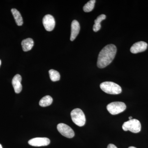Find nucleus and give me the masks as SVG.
Wrapping results in <instances>:
<instances>
[{
  "label": "nucleus",
  "mask_w": 148,
  "mask_h": 148,
  "mask_svg": "<svg viewBox=\"0 0 148 148\" xmlns=\"http://www.w3.org/2000/svg\"><path fill=\"white\" fill-rule=\"evenodd\" d=\"M21 77L19 74L15 75L12 80V84L14 91L16 93H19L21 92L22 89L21 84Z\"/></svg>",
  "instance_id": "obj_10"
},
{
  "label": "nucleus",
  "mask_w": 148,
  "mask_h": 148,
  "mask_svg": "<svg viewBox=\"0 0 148 148\" xmlns=\"http://www.w3.org/2000/svg\"><path fill=\"white\" fill-rule=\"evenodd\" d=\"M132 116H130L129 117V120H131L132 119Z\"/></svg>",
  "instance_id": "obj_20"
},
{
  "label": "nucleus",
  "mask_w": 148,
  "mask_h": 148,
  "mask_svg": "<svg viewBox=\"0 0 148 148\" xmlns=\"http://www.w3.org/2000/svg\"><path fill=\"white\" fill-rule=\"evenodd\" d=\"M126 106L124 103L121 102H114L109 104L107 106L108 111L112 115L121 113L125 110Z\"/></svg>",
  "instance_id": "obj_5"
},
{
  "label": "nucleus",
  "mask_w": 148,
  "mask_h": 148,
  "mask_svg": "<svg viewBox=\"0 0 148 148\" xmlns=\"http://www.w3.org/2000/svg\"><path fill=\"white\" fill-rule=\"evenodd\" d=\"M80 25L78 21L74 20L72 21L71 24V40L73 41L76 38L79 33Z\"/></svg>",
  "instance_id": "obj_11"
},
{
  "label": "nucleus",
  "mask_w": 148,
  "mask_h": 148,
  "mask_svg": "<svg viewBox=\"0 0 148 148\" xmlns=\"http://www.w3.org/2000/svg\"><path fill=\"white\" fill-rule=\"evenodd\" d=\"M72 121L79 127H82L85 124L86 117L83 112L81 109H74L71 112Z\"/></svg>",
  "instance_id": "obj_3"
},
{
  "label": "nucleus",
  "mask_w": 148,
  "mask_h": 148,
  "mask_svg": "<svg viewBox=\"0 0 148 148\" xmlns=\"http://www.w3.org/2000/svg\"><path fill=\"white\" fill-rule=\"evenodd\" d=\"M50 79L53 82L59 81L60 79V75L59 73L55 70H50L49 71Z\"/></svg>",
  "instance_id": "obj_15"
},
{
  "label": "nucleus",
  "mask_w": 148,
  "mask_h": 148,
  "mask_svg": "<svg viewBox=\"0 0 148 148\" xmlns=\"http://www.w3.org/2000/svg\"><path fill=\"white\" fill-rule=\"evenodd\" d=\"M0 148H3L2 146L0 144Z\"/></svg>",
  "instance_id": "obj_22"
},
{
  "label": "nucleus",
  "mask_w": 148,
  "mask_h": 148,
  "mask_svg": "<svg viewBox=\"0 0 148 148\" xmlns=\"http://www.w3.org/2000/svg\"><path fill=\"white\" fill-rule=\"evenodd\" d=\"M96 1L95 0H91L88 2L84 5L83 10L85 12H90L94 8L95 4Z\"/></svg>",
  "instance_id": "obj_16"
},
{
  "label": "nucleus",
  "mask_w": 148,
  "mask_h": 148,
  "mask_svg": "<svg viewBox=\"0 0 148 148\" xmlns=\"http://www.w3.org/2000/svg\"><path fill=\"white\" fill-rule=\"evenodd\" d=\"M11 12L14 17L16 24L18 26H22L23 24V18L19 12L16 9L12 8L11 9Z\"/></svg>",
  "instance_id": "obj_13"
},
{
  "label": "nucleus",
  "mask_w": 148,
  "mask_h": 148,
  "mask_svg": "<svg viewBox=\"0 0 148 148\" xmlns=\"http://www.w3.org/2000/svg\"><path fill=\"white\" fill-rule=\"evenodd\" d=\"M124 131L129 130L133 133H137L140 132L141 129V125L140 121L136 119L129 120L125 122L122 125Z\"/></svg>",
  "instance_id": "obj_4"
},
{
  "label": "nucleus",
  "mask_w": 148,
  "mask_h": 148,
  "mask_svg": "<svg viewBox=\"0 0 148 148\" xmlns=\"http://www.w3.org/2000/svg\"><path fill=\"white\" fill-rule=\"evenodd\" d=\"M53 102V99L49 95H46L41 99L39 105L42 107H46L50 106Z\"/></svg>",
  "instance_id": "obj_14"
},
{
  "label": "nucleus",
  "mask_w": 148,
  "mask_h": 148,
  "mask_svg": "<svg viewBox=\"0 0 148 148\" xmlns=\"http://www.w3.org/2000/svg\"><path fill=\"white\" fill-rule=\"evenodd\" d=\"M107 148H118L115 145H113V144H109L108 145V147H107Z\"/></svg>",
  "instance_id": "obj_19"
},
{
  "label": "nucleus",
  "mask_w": 148,
  "mask_h": 148,
  "mask_svg": "<svg viewBox=\"0 0 148 148\" xmlns=\"http://www.w3.org/2000/svg\"><path fill=\"white\" fill-rule=\"evenodd\" d=\"M128 148H137L134 147H130Z\"/></svg>",
  "instance_id": "obj_21"
},
{
  "label": "nucleus",
  "mask_w": 148,
  "mask_h": 148,
  "mask_svg": "<svg viewBox=\"0 0 148 148\" xmlns=\"http://www.w3.org/2000/svg\"><path fill=\"white\" fill-rule=\"evenodd\" d=\"M101 24L99 25V24H94L93 26V31L95 32H98L101 29Z\"/></svg>",
  "instance_id": "obj_18"
},
{
  "label": "nucleus",
  "mask_w": 148,
  "mask_h": 148,
  "mask_svg": "<svg viewBox=\"0 0 148 148\" xmlns=\"http://www.w3.org/2000/svg\"><path fill=\"white\" fill-rule=\"evenodd\" d=\"M117 49L113 44L108 45L101 50L98 55L97 66L103 69L108 66L113 61L116 53Z\"/></svg>",
  "instance_id": "obj_1"
},
{
  "label": "nucleus",
  "mask_w": 148,
  "mask_h": 148,
  "mask_svg": "<svg viewBox=\"0 0 148 148\" xmlns=\"http://www.w3.org/2000/svg\"><path fill=\"white\" fill-rule=\"evenodd\" d=\"M57 128L58 132L66 138H72L75 136L73 130L67 125L59 123L57 125Z\"/></svg>",
  "instance_id": "obj_6"
},
{
  "label": "nucleus",
  "mask_w": 148,
  "mask_h": 148,
  "mask_svg": "<svg viewBox=\"0 0 148 148\" xmlns=\"http://www.w3.org/2000/svg\"><path fill=\"white\" fill-rule=\"evenodd\" d=\"M100 87L102 90L108 94L116 95L121 93L122 91L121 88L119 85L112 82L102 83Z\"/></svg>",
  "instance_id": "obj_2"
},
{
  "label": "nucleus",
  "mask_w": 148,
  "mask_h": 148,
  "mask_svg": "<svg viewBox=\"0 0 148 148\" xmlns=\"http://www.w3.org/2000/svg\"><path fill=\"white\" fill-rule=\"evenodd\" d=\"M44 27L48 32H51L55 26V21L54 17L51 14H47L42 20Z\"/></svg>",
  "instance_id": "obj_7"
},
{
  "label": "nucleus",
  "mask_w": 148,
  "mask_h": 148,
  "mask_svg": "<svg viewBox=\"0 0 148 148\" xmlns=\"http://www.w3.org/2000/svg\"><path fill=\"white\" fill-rule=\"evenodd\" d=\"M29 145L34 147H42L49 145L50 141L46 138H33L29 140Z\"/></svg>",
  "instance_id": "obj_8"
},
{
  "label": "nucleus",
  "mask_w": 148,
  "mask_h": 148,
  "mask_svg": "<svg viewBox=\"0 0 148 148\" xmlns=\"http://www.w3.org/2000/svg\"><path fill=\"white\" fill-rule=\"evenodd\" d=\"M1 60H0V66H1Z\"/></svg>",
  "instance_id": "obj_23"
},
{
  "label": "nucleus",
  "mask_w": 148,
  "mask_h": 148,
  "mask_svg": "<svg viewBox=\"0 0 148 148\" xmlns=\"http://www.w3.org/2000/svg\"><path fill=\"white\" fill-rule=\"evenodd\" d=\"M22 49L24 51L31 50L34 45V41L31 38H28L22 40L21 42Z\"/></svg>",
  "instance_id": "obj_12"
},
{
  "label": "nucleus",
  "mask_w": 148,
  "mask_h": 148,
  "mask_svg": "<svg viewBox=\"0 0 148 148\" xmlns=\"http://www.w3.org/2000/svg\"><path fill=\"white\" fill-rule=\"evenodd\" d=\"M106 18V15L104 14H101L97 17V18L94 21L95 24H101V21H103L104 19Z\"/></svg>",
  "instance_id": "obj_17"
},
{
  "label": "nucleus",
  "mask_w": 148,
  "mask_h": 148,
  "mask_svg": "<svg viewBox=\"0 0 148 148\" xmlns=\"http://www.w3.org/2000/svg\"><path fill=\"white\" fill-rule=\"evenodd\" d=\"M148 45L146 42L143 41L138 42L135 43L131 47L130 51L133 53H137L143 52L147 49Z\"/></svg>",
  "instance_id": "obj_9"
}]
</instances>
